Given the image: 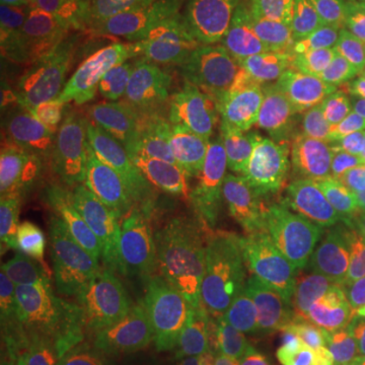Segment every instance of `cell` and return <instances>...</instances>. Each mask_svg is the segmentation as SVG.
Returning <instances> with one entry per match:
<instances>
[{
  "instance_id": "obj_13",
  "label": "cell",
  "mask_w": 365,
  "mask_h": 365,
  "mask_svg": "<svg viewBox=\"0 0 365 365\" xmlns=\"http://www.w3.org/2000/svg\"><path fill=\"white\" fill-rule=\"evenodd\" d=\"M179 2L169 0H61V13L102 26L138 59L179 57Z\"/></svg>"
},
{
  "instance_id": "obj_1",
  "label": "cell",
  "mask_w": 365,
  "mask_h": 365,
  "mask_svg": "<svg viewBox=\"0 0 365 365\" xmlns=\"http://www.w3.org/2000/svg\"><path fill=\"white\" fill-rule=\"evenodd\" d=\"M153 86L150 71L134 73L108 100L59 130L35 167V207L63 222L81 205L118 195L132 169V146L148 114Z\"/></svg>"
},
{
  "instance_id": "obj_3",
  "label": "cell",
  "mask_w": 365,
  "mask_h": 365,
  "mask_svg": "<svg viewBox=\"0 0 365 365\" xmlns=\"http://www.w3.org/2000/svg\"><path fill=\"white\" fill-rule=\"evenodd\" d=\"M175 246L177 240L157 223L136 222L118 254L100 327L124 365H169Z\"/></svg>"
},
{
  "instance_id": "obj_22",
  "label": "cell",
  "mask_w": 365,
  "mask_h": 365,
  "mask_svg": "<svg viewBox=\"0 0 365 365\" xmlns=\"http://www.w3.org/2000/svg\"><path fill=\"white\" fill-rule=\"evenodd\" d=\"M4 9H14V11H59L61 0H0Z\"/></svg>"
},
{
  "instance_id": "obj_20",
  "label": "cell",
  "mask_w": 365,
  "mask_h": 365,
  "mask_svg": "<svg viewBox=\"0 0 365 365\" xmlns=\"http://www.w3.org/2000/svg\"><path fill=\"white\" fill-rule=\"evenodd\" d=\"M339 282L351 327L365 339V250H343Z\"/></svg>"
},
{
  "instance_id": "obj_4",
  "label": "cell",
  "mask_w": 365,
  "mask_h": 365,
  "mask_svg": "<svg viewBox=\"0 0 365 365\" xmlns=\"http://www.w3.org/2000/svg\"><path fill=\"white\" fill-rule=\"evenodd\" d=\"M341 170L339 148L284 114L268 124L246 203L278 234L327 232V213L339 205Z\"/></svg>"
},
{
  "instance_id": "obj_10",
  "label": "cell",
  "mask_w": 365,
  "mask_h": 365,
  "mask_svg": "<svg viewBox=\"0 0 365 365\" xmlns=\"http://www.w3.org/2000/svg\"><path fill=\"white\" fill-rule=\"evenodd\" d=\"M175 282L191 311L234 345L248 365H299L227 274L182 242L175 246Z\"/></svg>"
},
{
  "instance_id": "obj_2",
  "label": "cell",
  "mask_w": 365,
  "mask_h": 365,
  "mask_svg": "<svg viewBox=\"0 0 365 365\" xmlns=\"http://www.w3.org/2000/svg\"><path fill=\"white\" fill-rule=\"evenodd\" d=\"M272 112H278V102L270 83L225 86L201 96L157 132L132 165L118 197L130 207L177 205L189 195L197 167L213 144Z\"/></svg>"
},
{
  "instance_id": "obj_18",
  "label": "cell",
  "mask_w": 365,
  "mask_h": 365,
  "mask_svg": "<svg viewBox=\"0 0 365 365\" xmlns=\"http://www.w3.org/2000/svg\"><path fill=\"white\" fill-rule=\"evenodd\" d=\"M130 209V205L114 195L81 205L61 223L93 258H98L108 268H114Z\"/></svg>"
},
{
  "instance_id": "obj_7",
  "label": "cell",
  "mask_w": 365,
  "mask_h": 365,
  "mask_svg": "<svg viewBox=\"0 0 365 365\" xmlns=\"http://www.w3.org/2000/svg\"><path fill=\"white\" fill-rule=\"evenodd\" d=\"M11 282L100 325L112 272L79 244L66 225L35 207L4 240Z\"/></svg>"
},
{
  "instance_id": "obj_17",
  "label": "cell",
  "mask_w": 365,
  "mask_h": 365,
  "mask_svg": "<svg viewBox=\"0 0 365 365\" xmlns=\"http://www.w3.org/2000/svg\"><path fill=\"white\" fill-rule=\"evenodd\" d=\"M313 0H179V57L237 26L302 9Z\"/></svg>"
},
{
  "instance_id": "obj_14",
  "label": "cell",
  "mask_w": 365,
  "mask_h": 365,
  "mask_svg": "<svg viewBox=\"0 0 365 365\" xmlns=\"http://www.w3.org/2000/svg\"><path fill=\"white\" fill-rule=\"evenodd\" d=\"M59 11H0V91L2 108L16 120L25 116L39 83Z\"/></svg>"
},
{
  "instance_id": "obj_9",
  "label": "cell",
  "mask_w": 365,
  "mask_h": 365,
  "mask_svg": "<svg viewBox=\"0 0 365 365\" xmlns=\"http://www.w3.org/2000/svg\"><path fill=\"white\" fill-rule=\"evenodd\" d=\"M181 242L244 288L258 307L278 278V232L246 203H203L177 217Z\"/></svg>"
},
{
  "instance_id": "obj_6",
  "label": "cell",
  "mask_w": 365,
  "mask_h": 365,
  "mask_svg": "<svg viewBox=\"0 0 365 365\" xmlns=\"http://www.w3.org/2000/svg\"><path fill=\"white\" fill-rule=\"evenodd\" d=\"M365 0H313L292 13L237 26L181 55L199 71L242 73L278 83L327 41L359 26Z\"/></svg>"
},
{
  "instance_id": "obj_23",
  "label": "cell",
  "mask_w": 365,
  "mask_h": 365,
  "mask_svg": "<svg viewBox=\"0 0 365 365\" xmlns=\"http://www.w3.org/2000/svg\"><path fill=\"white\" fill-rule=\"evenodd\" d=\"M359 143H361V148H364L365 153V126L359 130Z\"/></svg>"
},
{
  "instance_id": "obj_21",
  "label": "cell",
  "mask_w": 365,
  "mask_h": 365,
  "mask_svg": "<svg viewBox=\"0 0 365 365\" xmlns=\"http://www.w3.org/2000/svg\"><path fill=\"white\" fill-rule=\"evenodd\" d=\"M337 242L343 250H365V175L341 195Z\"/></svg>"
},
{
  "instance_id": "obj_16",
  "label": "cell",
  "mask_w": 365,
  "mask_h": 365,
  "mask_svg": "<svg viewBox=\"0 0 365 365\" xmlns=\"http://www.w3.org/2000/svg\"><path fill=\"white\" fill-rule=\"evenodd\" d=\"M266 134L268 126L256 122L225 134L201 158L195 175L197 185L220 203H232L248 193Z\"/></svg>"
},
{
  "instance_id": "obj_24",
  "label": "cell",
  "mask_w": 365,
  "mask_h": 365,
  "mask_svg": "<svg viewBox=\"0 0 365 365\" xmlns=\"http://www.w3.org/2000/svg\"><path fill=\"white\" fill-rule=\"evenodd\" d=\"M169 2H179V0H169Z\"/></svg>"
},
{
  "instance_id": "obj_19",
  "label": "cell",
  "mask_w": 365,
  "mask_h": 365,
  "mask_svg": "<svg viewBox=\"0 0 365 365\" xmlns=\"http://www.w3.org/2000/svg\"><path fill=\"white\" fill-rule=\"evenodd\" d=\"M177 284V282H175ZM169 365H248L230 341L197 317L175 288V329Z\"/></svg>"
},
{
  "instance_id": "obj_15",
  "label": "cell",
  "mask_w": 365,
  "mask_h": 365,
  "mask_svg": "<svg viewBox=\"0 0 365 365\" xmlns=\"http://www.w3.org/2000/svg\"><path fill=\"white\" fill-rule=\"evenodd\" d=\"M258 313L299 365H365V339L351 327L284 309Z\"/></svg>"
},
{
  "instance_id": "obj_11",
  "label": "cell",
  "mask_w": 365,
  "mask_h": 365,
  "mask_svg": "<svg viewBox=\"0 0 365 365\" xmlns=\"http://www.w3.org/2000/svg\"><path fill=\"white\" fill-rule=\"evenodd\" d=\"M341 258L343 248L327 232L278 234L276 287L256 309H284L351 327L341 297Z\"/></svg>"
},
{
  "instance_id": "obj_8",
  "label": "cell",
  "mask_w": 365,
  "mask_h": 365,
  "mask_svg": "<svg viewBox=\"0 0 365 365\" xmlns=\"http://www.w3.org/2000/svg\"><path fill=\"white\" fill-rule=\"evenodd\" d=\"M270 86L278 110L302 124L359 132L365 126V29L327 41Z\"/></svg>"
},
{
  "instance_id": "obj_12",
  "label": "cell",
  "mask_w": 365,
  "mask_h": 365,
  "mask_svg": "<svg viewBox=\"0 0 365 365\" xmlns=\"http://www.w3.org/2000/svg\"><path fill=\"white\" fill-rule=\"evenodd\" d=\"M88 323L11 282L0 309V365H73Z\"/></svg>"
},
{
  "instance_id": "obj_5",
  "label": "cell",
  "mask_w": 365,
  "mask_h": 365,
  "mask_svg": "<svg viewBox=\"0 0 365 365\" xmlns=\"http://www.w3.org/2000/svg\"><path fill=\"white\" fill-rule=\"evenodd\" d=\"M138 61L102 26L59 11L39 83L21 122L61 130L122 88Z\"/></svg>"
}]
</instances>
